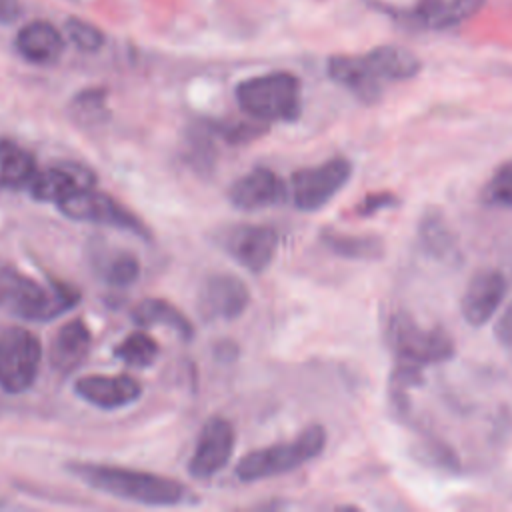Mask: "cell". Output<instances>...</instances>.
Instances as JSON below:
<instances>
[{"instance_id":"cell-30","label":"cell","mask_w":512,"mask_h":512,"mask_svg":"<svg viewBox=\"0 0 512 512\" xmlns=\"http://www.w3.org/2000/svg\"><path fill=\"white\" fill-rule=\"evenodd\" d=\"M398 204V198L392 192H372L366 194L358 204H356V214L360 216H372L380 210L392 208Z\"/></svg>"},{"instance_id":"cell-10","label":"cell","mask_w":512,"mask_h":512,"mask_svg":"<svg viewBox=\"0 0 512 512\" xmlns=\"http://www.w3.org/2000/svg\"><path fill=\"white\" fill-rule=\"evenodd\" d=\"M236 432L224 416H210L196 440L194 452L188 460V474L196 480H208L222 472L234 452Z\"/></svg>"},{"instance_id":"cell-18","label":"cell","mask_w":512,"mask_h":512,"mask_svg":"<svg viewBox=\"0 0 512 512\" xmlns=\"http://www.w3.org/2000/svg\"><path fill=\"white\" fill-rule=\"evenodd\" d=\"M16 48L32 64H52L64 52V38L50 22L32 20L20 28Z\"/></svg>"},{"instance_id":"cell-28","label":"cell","mask_w":512,"mask_h":512,"mask_svg":"<svg viewBox=\"0 0 512 512\" xmlns=\"http://www.w3.org/2000/svg\"><path fill=\"white\" fill-rule=\"evenodd\" d=\"M66 32L72 44L84 52H96L104 44V34L94 24L80 18H70L66 22Z\"/></svg>"},{"instance_id":"cell-24","label":"cell","mask_w":512,"mask_h":512,"mask_svg":"<svg viewBox=\"0 0 512 512\" xmlns=\"http://www.w3.org/2000/svg\"><path fill=\"white\" fill-rule=\"evenodd\" d=\"M420 244L434 258L450 260L456 254V242L436 210H430L420 222Z\"/></svg>"},{"instance_id":"cell-21","label":"cell","mask_w":512,"mask_h":512,"mask_svg":"<svg viewBox=\"0 0 512 512\" xmlns=\"http://www.w3.org/2000/svg\"><path fill=\"white\" fill-rule=\"evenodd\" d=\"M92 266L100 278L114 288H128L140 276V262L128 250L100 248L98 252H92Z\"/></svg>"},{"instance_id":"cell-16","label":"cell","mask_w":512,"mask_h":512,"mask_svg":"<svg viewBox=\"0 0 512 512\" xmlns=\"http://www.w3.org/2000/svg\"><path fill=\"white\" fill-rule=\"evenodd\" d=\"M286 198V188L278 174L266 166H254L228 188V202L242 212L276 206Z\"/></svg>"},{"instance_id":"cell-25","label":"cell","mask_w":512,"mask_h":512,"mask_svg":"<svg viewBox=\"0 0 512 512\" xmlns=\"http://www.w3.org/2000/svg\"><path fill=\"white\" fill-rule=\"evenodd\" d=\"M160 354L158 342L146 332H130L114 346V356L132 368H146L156 362Z\"/></svg>"},{"instance_id":"cell-32","label":"cell","mask_w":512,"mask_h":512,"mask_svg":"<svg viewBox=\"0 0 512 512\" xmlns=\"http://www.w3.org/2000/svg\"><path fill=\"white\" fill-rule=\"evenodd\" d=\"M20 14V6L16 0H0V20L2 22H10L14 18H18Z\"/></svg>"},{"instance_id":"cell-4","label":"cell","mask_w":512,"mask_h":512,"mask_svg":"<svg viewBox=\"0 0 512 512\" xmlns=\"http://www.w3.org/2000/svg\"><path fill=\"white\" fill-rule=\"evenodd\" d=\"M244 114L258 122H294L302 110L300 80L290 72H268L242 80L234 90Z\"/></svg>"},{"instance_id":"cell-7","label":"cell","mask_w":512,"mask_h":512,"mask_svg":"<svg viewBox=\"0 0 512 512\" xmlns=\"http://www.w3.org/2000/svg\"><path fill=\"white\" fill-rule=\"evenodd\" d=\"M42 344L38 336L22 326H8L0 332V390L22 394L38 378Z\"/></svg>"},{"instance_id":"cell-20","label":"cell","mask_w":512,"mask_h":512,"mask_svg":"<svg viewBox=\"0 0 512 512\" xmlns=\"http://www.w3.org/2000/svg\"><path fill=\"white\" fill-rule=\"evenodd\" d=\"M130 318L140 328L166 326L172 332H176L182 340H192V336H194L192 322L184 316V312H180L172 302H168L164 298H144V300H140L132 308Z\"/></svg>"},{"instance_id":"cell-9","label":"cell","mask_w":512,"mask_h":512,"mask_svg":"<svg viewBox=\"0 0 512 512\" xmlns=\"http://www.w3.org/2000/svg\"><path fill=\"white\" fill-rule=\"evenodd\" d=\"M350 160L336 156L316 166L300 168L292 174V202L302 212H316L326 206L350 180Z\"/></svg>"},{"instance_id":"cell-15","label":"cell","mask_w":512,"mask_h":512,"mask_svg":"<svg viewBox=\"0 0 512 512\" xmlns=\"http://www.w3.org/2000/svg\"><path fill=\"white\" fill-rule=\"evenodd\" d=\"M74 392L100 410H118L142 396V384L130 374H84L74 380Z\"/></svg>"},{"instance_id":"cell-13","label":"cell","mask_w":512,"mask_h":512,"mask_svg":"<svg viewBox=\"0 0 512 512\" xmlns=\"http://www.w3.org/2000/svg\"><path fill=\"white\" fill-rule=\"evenodd\" d=\"M248 302L250 292L234 274H212L198 292V312L206 322L234 320L244 314Z\"/></svg>"},{"instance_id":"cell-3","label":"cell","mask_w":512,"mask_h":512,"mask_svg":"<svg viewBox=\"0 0 512 512\" xmlns=\"http://www.w3.org/2000/svg\"><path fill=\"white\" fill-rule=\"evenodd\" d=\"M78 300V288L68 282L58 278L40 282L12 264L0 262V308L20 320L48 322L60 318Z\"/></svg>"},{"instance_id":"cell-1","label":"cell","mask_w":512,"mask_h":512,"mask_svg":"<svg viewBox=\"0 0 512 512\" xmlns=\"http://www.w3.org/2000/svg\"><path fill=\"white\" fill-rule=\"evenodd\" d=\"M66 472L92 490L140 506H186L196 502L188 486L146 470L96 462H68Z\"/></svg>"},{"instance_id":"cell-12","label":"cell","mask_w":512,"mask_h":512,"mask_svg":"<svg viewBox=\"0 0 512 512\" xmlns=\"http://www.w3.org/2000/svg\"><path fill=\"white\" fill-rule=\"evenodd\" d=\"M94 186L96 174L88 166L72 160H62L38 170L28 184V192L38 202L58 204L64 198Z\"/></svg>"},{"instance_id":"cell-14","label":"cell","mask_w":512,"mask_h":512,"mask_svg":"<svg viewBox=\"0 0 512 512\" xmlns=\"http://www.w3.org/2000/svg\"><path fill=\"white\" fill-rule=\"evenodd\" d=\"M508 292V280L500 270H478L466 284L460 310L470 326H484L492 320Z\"/></svg>"},{"instance_id":"cell-27","label":"cell","mask_w":512,"mask_h":512,"mask_svg":"<svg viewBox=\"0 0 512 512\" xmlns=\"http://www.w3.org/2000/svg\"><path fill=\"white\" fill-rule=\"evenodd\" d=\"M484 202L500 208H512V160L500 164L482 190Z\"/></svg>"},{"instance_id":"cell-8","label":"cell","mask_w":512,"mask_h":512,"mask_svg":"<svg viewBox=\"0 0 512 512\" xmlns=\"http://www.w3.org/2000/svg\"><path fill=\"white\" fill-rule=\"evenodd\" d=\"M56 206L70 220L110 226L116 230L130 232L144 240L152 238V232L146 226V222L138 214H134L128 206H124L120 200H116L114 196H110L106 192H98L94 188H84V190L64 198Z\"/></svg>"},{"instance_id":"cell-31","label":"cell","mask_w":512,"mask_h":512,"mask_svg":"<svg viewBox=\"0 0 512 512\" xmlns=\"http://www.w3.org/2000/svg\"><path fill=\"white\" fill-rule=\"evenodd\" d=\"M494 334L498 338V342L506 348H512V302L506 306V310L500 314L496 326H494Z\"/></svg>"},{"instance_id":"cell-2","label":"cell","mask_w":512,"mask_h":512,"mask_svg":"<svg viewBox=\"0 0 512 512\" xmlns=\"http://www.w3.org/2000/svg\"><path fill=\"white\" fill-rule=\"evenodd\" d=\"M418 72V56L394 44L378 46L358 56H332L328 60V76L364 104L376 102L386 82L408 80Z\"/></svg>"},{"instance_id":"cell-23","label":"cell","mask_w":512,"mask_h":512,"mask_svg":"<svg viewBox=\"0 0 512 512\" xmlns=\"http://www.w3.org/2000/svg\"><path fill=\"white\" fill-rule=\"evenodd\" d=\"M320 240L330 252L350 260H376L384 252L380 238L368 234H344L336 230H324L320 234Z\"/></svg>"},{"instance_id":"cell-19","label":"cell","mask_w":512,"mask_h":512,"mask_svg":"<svg viewBox=\"0 0 512 512\" xmlns=\"http://www.w3.org/2000/svg\"><path fill=\"white\" fill-rule=\"evenodd\" d=\"M484 2L486 0H418L414 18L424 28L444 30L474 16Z\"/></svg>"},{"instance_id":"cell-26","label":"cell","mask_w":512,"mask_h":512,"mask_svg":"<svg viewBox=\"0 0 512 512\" xmlns=\"http://www.w3.org/2000/svg\"><path fill=\"white\" fill-rule=\"evenodd\" d=\"M212 134L220 136L224 142L228 144H244V142H252L258 136H262L266 132V124L264 122H236V120H206Z\"/></svg>"},{"instance_id":"cell-5","label":"cell","mask_w":512,"mask_h":512,"mask_svg":"<svg viewBox=\"0 0 512 512\" xmlns=\"http://www.w3.org/2000/svg\"><path fill=\"white\" fill-rule=\"evenodd\" d=\"M324 446H326L324 426L310 424L292 440L278 442V444L244 454L238 460L234 474L244 484L282 476L320 456Z\"/></svg>"},{"instance_id":"cell-29","label":"cell","mask_w":512,"mask_h":512,"mask_svg":"<svg viewBox=\"0 0 512 512\" xmlns=\"http://www.w3.org/2000/svg\"><path fill=\"white\" fill-rule=\"evenodd\" d=\"M76 116L86 118V122H92L94 118H102L104 112V92L102 90H86L76 96L74 100Z\"/></svg>"},{"instance_id":"cell-11","label":"cell","mask_w":512,"mask_h":512,"mask_svg":"<svg viewBox=\"0 0 512 512\" xmlns=\"http://www.w3.org/2000/svg\"><path fill=\"white\" fill-rule=\"evenodd\" d=\"M278 242V232L264 224H242L220 238L224 250L252 274H262L272 264Z\"/></svg>"},{"instance_id":"cell-6","label":"cell","mask_w":512,"mask_h":512,"mask_svg":"<svg viewBox=\"0 0 512 512\" xmlns=\"http://www.w3.org/2000/svg\"><path fill=\"white\" fill-rule=\"evenodd\" d=\"M388 342L400 364L428 366L440 364L454 356V340L438 326H420L414 318L400 312L388 324Z\"/></svg>"},{"instance_id":"cell-17","label":"cell","mask_w":512,"mask_h":512,"mask_svg":"<svg viewBox=\"0 0 512 512\" xmlns=\"http://www.w3.org/2000/svg\"><path fill=\"white\" fill-rule=\"evenodd\" d=\"M92 334L82 318L64 322L50 342V366L62 374L78 368L90 352Z\"/></svg>"},{"instance_id":"cell-22","label":"cell","mask_w":512,"mask_h":512,"mask_svg":"<svg viewBox=\"0 0 512 512\" xmlns=\"http://www.w3.org/2000/svg\"><path fill=\"white\" fill-rule=\"evenodd\" d=\"M38 172L32 152L18 148L12 142H0V188L22 190L28 188Z\"/></svg>"}]
</instances>
